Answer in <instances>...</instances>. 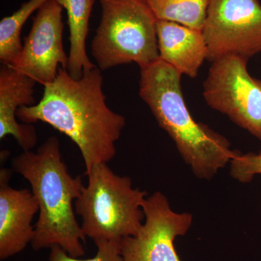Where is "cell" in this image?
<instances>
[{
    "label": "cell",
    "instance_id": "obj_10",
    "mask_svg": "<svg viewBox=\"0 0 261 261\" xmlns=\"http://www.w3.org/2000/svg\"><path fill=\"white\" fill-rule=\"evenodd\" d=\"M12 172L0 169V259L5 260L23 251L35 234L32 226L39 205L28 189L10 186Z\"/></svg>",
    "mask_w": 261,
    "mask_h": 261
},
{
    "label": "cell",
    "instance_id": "obj_9",
    "mask_svg": "<svg viewBox=\"0 0 261 261\" xmlns=\"http://www.w3.org/2000/svg\"><path fill=\"white\" fill-rule=\"evenodd\" d=\"M63 8L49 0L37 10L18 58L10 65L43 86L54 82L60 68L68 69L63 43Z\"/></svg>",
    "mask_w": 261,
    "mask_h": 261
},
{
    "label": "cell",
    "instance_id": "obj_6",
    "mask_svg": "<svg viewBox=\"0 0 261 261\" xmlns=\"http://www.w3.org/2000/svg\"><path fill=\"white\" fill-rule=\"evenodd\" d=\"M248 61L227 56L212 62L202 95L212 109L261 141V80L249 73Z\"/></svg>",
    "mask_w": 261,
    "mask_h": 261
},
{
    "label": "cell",
    "instance_id": "obj_12",
    "mask_svg": "<svg viewBox=\"0 0 261 261\" xmlns=\"http://www.w3.org/2000/svg\"><path fill=\"white\" fill-rule=\"evenodd\" d=\"M160 59L181 75L195 78L207 60V48L202 30L168 20H158Z\"/></svg>",
    "mask_w": 261,
    "mask_h": 261
},
{
    "label": "cell",
    "instance_id": "obj_5",
    "mask_svg": "<svg viewBox=\"0 0 261 261\" xmlns=\"http://www.w3.org/2000/svg\"><path fill=\"white\" fill-rule=\"evenodd\" d=\"M102 16L91 49L98 68L135 63L144 68L160 59L158 19L146 0H100Z\"/></svg>",
    "mask_w": 261,
    "mask_h": 261
},
{
    "label": "cell",
    "instance_id": "obj_16",
    "mask_svg": "<svg viewBox=\"0 0 261 261\" xmlns=\"http://www.w3.org/2000/svg\"><path fill=\"white\" fill-rule=\"evenodd\" d=\"M94 243L97 252L92 258L82 260L70 256L61 247L55 245L50 248L49 261H124L121 252V243L100 240Z\"/></svg>",
    "mask_w": 261,
    "mask_h": 261
},
{
    "label": "cell",
    "instance_id": "obj_11",
    "mask_svg": "<svg viewBox=\"0 0 261 261\" xmlns=\"http://www.w3.org/2000/svg\"><path fill=\"white\" fill-rule=\"evenodd\" d=\"M37 82L10 65L0 68V139L13 136L23 151L37 145V136L32 124L16 121L19 108L35 105Z\"/></svg>",
    "mask_w": 261,
    "mask_h": 261
},
{
    "label": "cell",
    "instance_id": "obj_2",
    "mask_svg": "<svg viewBox=\"0 0 261 261\" xmlns=\"http://www.w3.org/2000/svg\"><path fill=\"white\" fill-rule=\"evenodd\" d=\"M13 171L30 184L39 205L32 247L35 251L58 245L68 255H85L86 237L75 218L73 202L84 188L82 176L70 175L62 159L58 138H48L37 152L24 151L12 161Z\"/></svg>",
    "mask_w": 261,
    "mask_h": 261
},
{
    "label": "cell",
    "instance_id": "obj_1",
    "mask_svg": "<svg viewBox=\"0 0 261 261\" xmlns=\"http://www.w3.org/2000/svg\"><path fill=\"white\" fill-rule=\"evenodd\" d=\"M103 81L98 67L80 80L61 68L54 82L44 86L39 103L19 108L17 118L28 124L47 123L69 137L80 149L86 171L108 163L116 155L126 118L108 107Z\"/></svg>",
    "mask_w": 261,
    "mask_h": 261
},
{
    "label": "cell",
    "instance_id": "obj_14",
    "mask_svg": "<svg viewBox=\"0 0 261 261\" xmlns=\"http://www.w3.org/2000/svg\"><path fill=\"white\" fill-rule=\"evenodd\" d=\"M49 0H29L13 15L0 21V60L2 63L12 65L20 51L21 31L29 17L39 10Z\"/></svg>",
    "mask_w": 261,
    "mask_h": 261
},
{
    "label": "cell",
    "instance_id": "obj_17",
    "mask_svg": "<svg viewBox=\"0 0 261 261\" xmlns=\"http://www.w3.org/2000/svg\"><path fill=\"white\" fill-rule=\"evenodd\" d=\"M230 163L231 175L239 181L247 183L256 175H261V153H241Z\"/></svg>",
    "mask_w": 261,
    "mask_h": 261
},
{
    "label": "cell",
    "instance_id": "obj_3",
    "mask_svg": "<svg viewBox=\"0 0 261 261\" xmlns=\"http://www.w3.org/2000/svg\"><path fill=\"white\" fill-rule=\"evenodd\" d=\"M140 96L170 136L185 162L210 180L241 154L224 136L192 118L182 93L181 74L161 59L140 68Z\"/></svg>",
    "mask_w": 261,
    "mask_h": 261
},
{
    "label": "cell",
    "instance_id": "obj_15",
    "mask_svg": "<svg viewBox=\"0 0 261 261\" xmlns=\"http://www.w3.org/2000/svg\"><path fill=\"white\" fill-rule=\"evenodd\" d=\"M158 20L202 30L209 0H146Z\"/></svg>",
    "mask_w": 261,
    "mask_h": 261
},
{
    "label": "cell",
    "instance_id": "obj_7",
    "mask_svg": "<svg viewBox=\"0 0 261 261\" xmlns=\"http://www.w3.org/2000/svg\"><path fill=\"white\" fill-rule=\"evenodd\" d=\"M202 31L209 61L227 56L250 59L261 53V3L258 0H209Z\"/></svg>",
    "mask_w": 261,
    "mask_h": 261
},
{
    "label": "cell",
    "instance_id": "obj_4",
    "mask_svg": "<svg viewBox=\"0 0 261 261\" xmlns=\"http://www.w3.org/2000/svg\"><path fill=\"white\" fill-rule=\"evenodd\" d=\"M85 175L88 184L75 201V212L86 238L121 243L137 234L147 192L133 188L130 178L116 174L108 163L95 165Z\"/></svg>",
    "mask_w": 261,
    "mask_h": 261
},
{
    "label": "cell",
    "instance_id": "obj_13",
    "mask_svg": "<svg viewBox=\"0 0 261 261\" xmlns=\"http://www.w3.org/2000/svg\"><path fill=\"white\" fill-rule=\"evenodd\" d=\"M66 10L70 31V51L67 71L72 78L80 80L84 72L95 68L87 53L89 20L94 0H56Z\"/></svg>",
    "mask_w": 261,
    "mask_h": 261
},
{
    "label": "cell",
    "instance_id": "obj_8",
    "mask_svg": "<svg viewBox=\"0 0 261 261\" xmlns=\"http://www.w3.org/2000/svg\"><path fill=\"white\" fill-rule=\"evenodd\" d=\"M143 211L145 221L138 233L121 240L123 260L181 261L174 241L191 227L192 215L173 211L167 197L160 192L146 198Z\"/></svg>",
    "mask_w": 261,
    "mask_h": 261
}]
</instances>
